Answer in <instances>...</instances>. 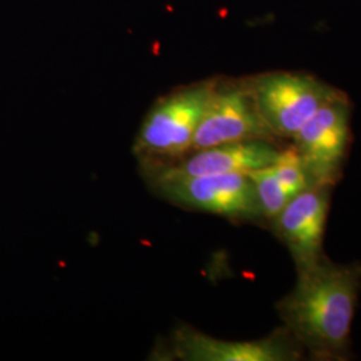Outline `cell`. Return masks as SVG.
I'll list each match as a JSON object with an SVG mask.
<instances>
[{
  "label": "cell",
  "mask_w": 361,
  "mask_h": 361,
  "mask_svg": "<svg viewBox=\"0 0 361 361\" xmlns=\"http://www.w3.org/2000/svg\"><path fill=\"white\" fill-rule=\"evenodd\" d=\"M361 292V262L320 258L297 271L296 284L277 304L284 328L314 360H345Z\"/></svg>",
  "instance_id": "obj_1"
},
{
  "label": "cell",
  "mask_w": 361,
  "mask_h": 361,
  "mask_svg": "<svg viewBox=\"0 0 361 361\" xmlns=\"http://www.w3.org/2000/svg\"><path fill=\"white\" fill-rule=\"evenodd\" d=\"M214 87V82H202L159 99L143 119L135 152L164 157L192 152L195 131Z\"/></svg>",
  "instance_id": "obj_2"
},
{
  "label": "cell",
  "mask_w": 361,
  "mask_h": 361,
  "mask_svg": "<svg viewBox=\"0 0 361 361\" xmlns=\"http://www.w3.org/2000/svg\"><path fill=\"white\" fill-rule=\"evenodd\" d=\"M249 87L271 133L290 140L310 116L337 94L314 78L293 73L261 75L253 79Z\"/></svg>",
  "instance_id": "obj_3"
},
{
  "label": "cell",
  "mask_w": 361,
  "mask_h": 361,
  "mask_svg": "<svg viewBox=\"0 0 361 361\" xmlns=\"http://www.w3.org/2000/svg\"><path fill=\"white\" fill-rule=\"evenodd\" d=\"M349 104L337 92L310 116L292 138L313 185L334 188L348 152Z\"/></svg>",
  "instance_id": "obj_4"
},
{
  "label": "cell",
  "mask_w": 361,
  "mask_h": 361,
  "mask_svg": "<svg viewBox=\"0 0 361 361\" xmlns=\"http://www.w3.org/2000/svg\"><path fill=\"white\" fill-rule=\"evenodd\" d=\"M159 190L173 202L240 221L262 217L257 194L247 174H209L192 177L159 176Z\"/></svg>",
  "instance_id": "obj_5"
},
{
  "label": "cell",
  "mask_w": 361,
  "mask_h": 361,
  "mask_svg": "<svg viewBox=\"0 0 361 361\" xmlns=\"http://www.w3.org/2000/svg\"><path fill=\"white\" fill-rule=\"evenodd\" d=\"M255 140L273 142L276 135L259 114L250 87L216 83L195 131L192 150Z\"/></svg>",
  "instance_id": "obj_6"
},
{
  "label": "cell",
  "mask_w": 361,
  "mask_h": 361,
  "mask_svg": "<svg viewBox=\"0 0 361 361\" xmlns=\"http://www.w3.org/2000/svg\"><path fill=\"white\" fill-rule=\"evenodd\" d=\"M331 189V186H310L295 195L271 221L274 233L293 258L296 271L308 268L324 256Z\"/></svg>",
  "instance_id": "obj_7"
},
{
  "label": "cell",
  "mask_w": 361,
  "mask_h": 361,
  "mask_svg": "<svg viewBox=\"0 0 361 361\" xmlns=\"http://www.w3.org/2000/svg\"><path fill=\"white\" fill-rule=\"evenodd\" d=\"M174 348L180 359L189 361H295L305 353L284 326L249 341L219 340L182 326L174 335Z\"/></svg>",
  "instance_id": "obj_8"
},
{
  "label": "cell",
  "mask_w": 361,
  "mask_h": 361,
  "mask_svg": "<svg viewBox=\"0 0 361 361\" xmlns=\"http://www.w3.org/2000/svg\"><path fill=\"white\" fill-rule=\"evenodd\" d=\"M280 149L265 140L224 143L219 146L195 150V154L183 159L180 165L165 170L161 176L192 177L209 174H247L267 168L280 154Z\"/></svg>",
  "instance_id": "obj_9"
}]
</instances>
